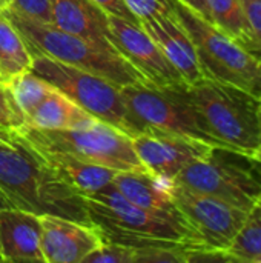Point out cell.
Wrapping results in <instances>:
<instances>
[{
    "instance_id": "cell-1",
    "label": "cell",
    "mask_w": 261,
    "mask_h": 263,
    "mask_svg": "<svg viewBox=\"0 0 261 263\" xmlns=\"http://www.w3.org/2000/svg\"><path fill=\"white\" fill-rule=\"evenodd\" d=\"M86 210L105 242L135 250L205 247L178 210L142 208L122 196L112 183L86 196Z\"/></svg>"
},
{
    "instance_id": "cell-25",
    "label": "cell",
    "mask_w": 261,
    "mask_h": 263,
    "mask_svg": "<svg viewBox=\"0 0 261 263\" xmlns=\"http://www.w3.org/2000/svg\"><path fill=\"white\" fill-rule=\"evenodd\" d=\"M191 248H142L135 250V263H186Z\"/></svg>"
},
{
    "instance_id": "cell-30",
    "label": "cell",
    "mask_w": 261,
    "mask_h": 263,
    "mask_svg": "<svg viewBox=\"0 0 261 263\" xmlns=\"http://www.w3.org/2000/svg\"><path fill=\"white\" fill-rule=\"evenodd\" d=\"M91 2L95 3L97 6H100L108 15H114V17H120V18H125V20H129V22L140 23L132 15V12L128 9V6L125 5L123 0H91Z\"/></svg>"
},
{
    "instance_id": "cell-8",
    "label": "cell",
    "mask_w": 261,
    "mask_h": 263,
    "mask_svg": "<svg viewBox=\"0 0 261 263\" xmlns=\"http://www.w3.org/2000/svg\"><path fill=\"white\" fill-rule=\"evenodd\" d=\"M15 131L32 143L66 151L117 173L146 171L135 154L132 137L98 119L69 129H37L23 125Z\"/></svg>"
},
{
    "instance_id": "cell-4",
    "label": "cell",
    "mask_w": 261,
    "mask_h": 263,
    "mask_svg": "<svg viewBox=\"0 0 261 263\" xmlns=\"http://www.w3.org/2000/svg\"><path fill=\"white\" fill-rule=\"evenodd\" d=\"M2 14L6 15L22 34L32 55L42 54L86 69L111 80L118 86L145 80V77L114 49L62 31L51 23L31 20L11 8L3 9Z\"/></svg>"
},
{
    "instance_id": "cell-35",
    "label": "cell",
    "mask_w": 261,
    "mask_h": 263,
    "mask_svg": "<svg viewBox=\"0 0 261 263\" xmlns=\"http://www.w3.org/2000/svg\"><path fill=\"white\" fill-rule=\"evenodd\" d=\"M254 159H257V160L261 163V112H260V151H258V154H257Z\"/></svg>"
},
{
    "instance_id": "cell-14",
    "label": "cell",
    "mask_w": 261,
    "mask_h": 263,
    "mask_svg": "<svg viewBox=\"0 0 261 263\" xmlns=\"http://www.w3.org/2000/svg\"><path fill=\"white\" fill-rule=\"evenodd\" d=\"M15 134L45 168H48L58 180H62L77 193L83 194L85 197L112 183L117 174V171L114 170L89 163L66 151L32 143L22 137L17 131Z\"/></svg>"
},
{
    "instance_id": "cell-40",
    "label": "cell",
    "mask_w": 261,
    "mask_h": 263,
    "mask_svg": "<svg viewBox=\"0 0 261 263\" xmlns=\"http://www.w3.org/2000/svg\"><path fill=\"white\" fill-rule=\"evenodd\" d=\"M5 82H6V80H5Z\"/></svg>"
},
{
    "instance_id": "cell-32",
    "label": "cell",
    "mask_w": 261,
    "mask_h": 263,
    "mask_svg": "<svg viewBox=\"0 0 261 263\" xmlns=\"http://www.w3.org/2000/svg\"><path fill=\"white\" fill-rule=\"evenodd\" d=\"M14 142V129L0 126V143H12Z\"/></svg>"
},
{
    "instance_id": "cell-22",
    "label": "cell",
    "mask_w": 261,
    "mask_h": 263,
    "mask_svg": "<svg viewBox=\"0 0 261 263\" xmlns=\"http://www.w3.org/2000/svg\"><path fill=\"white\" fill-rule=\"evenodd\" d=\"M6 86H8L18 111L23 114L25 122H26V117L34 111V108L51 91L55 89L49 82H46L45 79H42L31 69L11 77L9 82L6 83Z\"/></svg>"
},
{
    "instance_id": "cell-31",
    "label": "cell",
    "mask_w": 261,
    "mask_h": 263,
    "mask_svg": "<svg viewBox=\"0 0 261 263\" xmlns=\"http://www.w3.org/2000/svg\"><path fill=\"white\" fill-rule=\"evenodd\" d=\"M178 2H182L183 5H186L192 11H195L197 14H200L208 22H211V15H209V9H208V5H206V0H178Z\"/></svg>"
},
{
    "instance_id": "cell-19",
    "label": "cell",
    "mask_w": 261,
    "mask_h": 263,
    "mask_svg": "<svg viewBox=\"0 0 261 263\" xmlns=\"http://www.w3.org/2000/svg\"><path fill=\"white\" fill-rule=\"evenodd\" d=\"M94 120V116L86 112L58 89H54L26 117L25 125L37 129H69Z\"/></svg>"
},
{
    "instance_id": "cell-36",
    "label": "cell",
    "mask_w": 261,
    "mask_h": 263,
    "mask_svg": "<svg viewBox=\"0 0 261 263\" xmlns=\"http://www.w3.org/2000/svg\"><path fill=\"white\" fill-rule=\"evenodd\" d=\"M251 263H261V254L260 256H257V257H254V259L251 260Z\"/></svg>"
},
{
    "instance_id": "cell-17",
    "label": "cell",
    "mask_w": 261,
    "mask_h": 263,
    "mask_svg": "<svg viewBox=\"0 0 261 263\" xmlns=\"http://www.w3.org/2000/svg\"><path fill=\"white\" fill-rule=\"evenodd\" d=\"M51 25L115 51L109 15L91 0H51Z\"/></svg>"
},
{
    "instance_id": "cell-24",
    "label": "cell",
    "mask_w": 261,
    "mask_h": 263,
    "mask_svg": "<svg viewBox=\"0 0 261 263\" xmlns=\"http://www.w3.org/2000/svg\"><path fill=\"white\" fill-rule=\"evenodd\" d=\"M83 263H135V248L103 242L102 247L92 251Z\"/></svg>"
},
{
    "instance_id": "cell-23",
    "label": "cell",
    "mask_w": 261,
    "mask_h": 263,
    "mask_svg": "<svg viewBox=\"0 0 261 263\" xmlns=\"http://www.w3.org/2000/svg\"><path fill=\"white\" fill-rule=\"evenodd\" d=\"M229 253L237 259V262L243 263H251L254 257L261 254V196L248 211Z\"/></svg>"
},
{
    "instance_id": "cell-11",
    "label": "cell",
    "mask_w": 261,
    "mask_h": 263,
    "mask_svg": "<svg viewBox=\"0 0 261 263\" xmlns=\"http://www.w3.org/2000/svg\"><path fill=\"white\" fill-rule=\"evenodd\" d=\"M111 45L149 83L171 86L185 83L158 45L140 23L109 15Z\"/></svg>"
},
{
    "instance_id": "cell-13",
    "label": "cell",
    "mask_w": 261,
    "mask_h": 263,
    "mask_svg": "<svg viewBox=\"0 0 261 263\" xmlns=\"http://www.w3.org/2000/svg\"><path fill=\"white\" fill-rule=\"evenodd\" d=\"M45 263H83L105 242L92 223L57 216H40Z\"/></svg>"
},
{
    "instance_id": "cell-15",
    "label": "cell",
    "mask_w": 261,
    "mask_h": 263,
    "mask_svg": "<svg viewBox=\"0 0 261 263\" xmlns=\"http://www.w3.org/2000/svg\"><path fill=\"white\" fill-rule=\"evenodd\" d=\"M140 25L158 45L186 85L197 83L206 77L194 42L174 12L142 20Z\"/></svg>"
},
{
    "instance_id": "cell-29",
    "label": "cell",
    "mask_w": 261,
    "mask_h": 263,
    "mask_svg": "<svg viewBox=\"0 0 261 263\" xmlns=\"http://www.w3.org/2000/svg\"><path fill=\"white\" fill-rule=\"evenodd\" d=\"M254 32L252 54L261 60V0H240Z\"/></svg>"
},
{
    "instance_id": "cell-20",
    "label": "cell",
    "mask_w": 261,
    "mask_h": 263,
    "mask_svg": "<svg viewBox=\"0 0 261 263\" xmlns=\"http://www.w3.org/2000/svg\"><path fill=\"white\" fill-rule=\"evenodd\" d=\"M211 22L218 29L235 39L251 54L254 49V32L240 0H206Z\"/></svg>"
},
{
    "instance_id": "cell-2",
    "label": "cell",
    "mask_w": 261,
    "mask_h": 263,
    "mask_svg": "<svg viewBox=\"0 0 261 263\" xmlns=\"http://www.w3.org/2000/svg\"><path fill=\"white\" fill-rule=\"evenodd\" d=\"M0 191L14 208L91 223L86 197L45 168L15 129L12 143H0Z\"/></svg>"
},
{
    "instance_id": "cell-12",
    "label": "cell",
    "mask_w": 261,
    "mask_h": 263,
    "mask_svg": "<svg viewBox=\"0 0 261 263\" xmlns=\"http://www.w3.org/2000/svg\"><path fill=\"white\" fill-rule=\"evenodd\" d=\"M132 145L143 168L166 180H174L185 166L212 148L209 143L157 128H146L134 136Z\"/></svg>"
},
{
    "instance_id": "cell-21",
    "label": "cell",
    "mask_w": 261,
    "mask_h": 263,
    "mask_svg": "<svg viewBox=\"0 0 261 263\" xmlns=\"http://www.w3.org/2000/svg\"><path fill=\"white\" fill-rule=\"evenodd\" d=\"M32 59L22 34L6 15L0 14V76L8 83L11 77L29 71Z\"/></svg>"
},
{
    "instance_id": "cell-7",
    "label": "cell",
    "mask_w": 261,
    "mask_h": 263,
    "mask_svg": "<svg viewBox=\"0 0 261 263\" xmlns=\"http://www.w3.org/2000/svg\"><path fill=\"white\" fill-rule=\"evenodd\" d=\"M174 182L249 211L261 196V163L249 154L212 146L185 166Z\"/></svg>"
},
{
    "instance_id": "cell-34",
    "label": "cell",
    "mask_w": 261,
    "mask_h": 263,
    "mask_svg": "<svg viewBox=\"0 0 261 263\" xmlns=\"http://www.w3.org/2000/svg\"><path fill=\"white\" fill-rule=\"evenodd\" d=\"M9 6H11V0H0V8H2V11L6 9V8H9Z\"/></svg>"
},
{
    "instance_id": "cell-26",
    "label": "cell",
    "mask_w": 261,
    "mask_h": 263,
    "mask_svg": "<svg viewBox=\"0 0 261 263\" xmlns=\"http://www.w3.org/2000/svg\"><path fill=\"white\" fill-rule=\"evenodd\" d=\"M123 2L138 22L172 12L171 0H123Z\"/></svg>"
},
{
    "instance_id": "cell-27",
    "label": "cell",
    "mask_w": 261,
    "mask_h": 263,
    "mask_svg": "<svg viewBox=\"0 0 261 263\" xmlns=\"http://www.w3.org/2000/svg\"><path fill=\"white\" fill-rule=\"evenodd\" d=\"M25 125V117L18 111L14 99L5 83L0 82V126L3 128H20Z\"/></svg>"
},
{
    "instance_id": "cell-39",
    "label": "cell",
    "mask_w": 261,
    "mask_h": 263,
    "mask_svg": "<svg viewBox=\"0 0 261 263\" xmlns=\"http://www.w3.org/2000/svg\"><path fill=\"white\" fill-rule=\"evenodd\" d=\"M0 14H2V8H0Z\"/></svg>"
},
{
    "instance_id": "cell-18",
    "label": "cell",
    "mask_w": 261,
    "mask_h": 263,
    "mask_svg": "<svg viewBox=\"0 0 261 263\" xmlns=\"http://www.w3.org/2000/svg\"><path fill=\"white\" fill-rule=\"evenodd\" d=\"M172 180L162 179L149 171H118L112 186L129 202L157 211H177L171 193Z\"/></svg>"
},
{
    "instance_id": "cell-5",
    "label": "cell",
    "mask_w": 261,
    "mask_h": 263,
    "mask_svg": "<svg viewBox=\"0 0 261 263\" xmlns=\"http://www.w3.org/2000/svg\"><path fill=\"white\" fill-rule=\"evenodd\" d=\"M172 12L191 35L206 77L238 86L261 99V60L235 39L178 0Z\"/></svg>"
},
{
    "instance_id": "cell-9",
    "label": "cell",
    "mask_w": 261,
    "mask_h": 263,
    "mask_svg": "<svg viewBox=\"0 0 261 263\" xmlns=\"http://www.w3.org/2000/svg\"><path fill=\"white\" fill-rule=\"evenodd\" d=\"M185 88L186 83L157 86L143 80L125 85L120 91L129 112L145 129L157 128L218 146L202 128Z\"/></svg>"
},
{
    "instance_id": "cell-37",
    "label": "cell",
    "mask_w": 261,
    "mask_h": 263,
    "mask_svg": "<svg viewBox=\"0 0 261 263\" xmlns=\"http://www.w3.org/2000/svg\"><path fill=\"white\" fill-rule=\"evenodd\" d=\"M0 82H2V83H5V85H6V82H5V79H3V77H2V76H0Z\"/></svg>"
},
{
    "instance_id": "cell-3",
    "label": "cell",
    "mask_w": 261,
    "mask_h": 263,
    "mask_svg": "<svg viewBox=\"0 0 261 263\" xmlns=\"http://www.w3.org/2000/svg\"><path fill=\"white\" fill-rule=\"evenodd\" d=\"M202 128L218 146L255 157L260 151V99L209 77L186 85Z\"/></svg>"
},
{
    "instance_id": "cell-28",
    "label": "cell",
    "mask_w": 261,
    "mask_h": 263,
    "mask_svg": "<svg viewBox=\"0 0 261 263\" xmlns=\"http://www.w3.org/2000/svg\"><path fill=\"white\" fill-rule=\"evenodd\" d=\"M9 8L31 20L51 23V0H11Z\"/></svg>"
},
{
    "instance_id": "cell-38",
    "label": "cell",
    "mask_w": 261,
    "mask_h": 263,
    "mask_svg": "<svg viewBox=\"0 0 261 263\" xmlns=\"http://www.w3.org/2000/svg\"><path fill=\"white\" fill-rule=\"evenodd\" d=\"M260 112H261V99H260Z\"/></svg>"
},
{
    "instance_id": "cell-6",
    "label": "cell",
    "mask_w": 261,
    "mask_h": 263,
    "mask_svg": "<svg viewBox=\"0 0 261 263\" xmlns=\"http://www.w3.org/2000/svg\"><path fill=\"white\" fill-rule=\"evenodd\" d=\"M31 71L95 119L125 131L131 137L145 131L129 112L120 91L122 86L111 80L42 54L34 55Z\"/></svg>"
},
{
    "instance_id": "cell-33",
    "label": "cell",
    "mask_w": 261,
    "mask_h": 263,
    "mask_svg": "<svg viewBox=\"0 0 261 263\" xmlns=\"http://www.w3.org/2000/svg\"><path fill=\"white\" fill-rule=\"evenodd\" d=\"M8 206H11V203H9V200L3 196V193L0 191V210L8 208ZM0 262H2V260H0Z\"/></svg>"
},
{
    "instance_id": "cell-10",
    "label": "cell",
    "mask_w": 261,
    "mask_h": 263,
    "mask_svg": "<svg viewBox=\"0 0 261 263\" xmlns=\"http://www.w3.org/2000/svg\"><path fill=\"white\" fill-rule=\"evenodd\" d=\"M171 193L177 210L198 234L205 247L231 248L248 211L218 197L186 188L174 180Z\"/></svg>"
},
{
    "instance_id": "cell-16",
    "label": "cell",
    "mask_w": 261,
    "mask_h": 263,
    "mask_svg": "<svg viewBox=\"0 0 261 263\" xmlns=\"http://www.w3.org/2000/svg\"><path fill=\"white\" fill-rule=\"evenodd\" d=\"M0 260L45 263L40 216L14 206L0 210Z\"/></svg>"
}]
</instances>
